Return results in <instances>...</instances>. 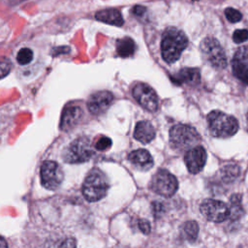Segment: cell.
<instances>
[{"label":"cell","instance_id":"obj_1","mask_svg":"<svg viewBox=\"0 0 248 248\" xmlns=\"http://www.w3.org/2000/svg\"><path fill=\"white\" fill-rule=\"evenodd\" d=\"M188 46L187 36L175 27H168L162 36L161 53L163 59L169 63H174Z\"/></svg>","mask_w":248,"mask_h":248},{"label":"cell","instance_id":"obj_2","mask_svg":"<svg viewBox=\"0 0 248 248\" xmlns=\"http://www.w3.org/2000/svg\"><path fill=\"white\" fill-rule=\"evenodd\" d=\"M207 125L210 134L219 139L231 138L238 131L235 117L220 110H212L207 115Z\"/></svg>","mask_w":248,"mask_h":248},{"label":"cell","instance_id":"obj_3","mask_svg":"<svg viewBox=\"0 0 248 248\" xmlns=\"http://www.w3.org/2000/svg\"><path fill=\"white\" fill-rule=\"evenodd\" d=\"M108 182L99 170H92L82 184V194L86 201L94 202L102 200L108 193Z\"/></svg>","mask_w":248,"mask_h":248},{"label":"cell","instance_id":"obj_4","mask_svg":"<svg viewBox=\"0 0 248 248\" xmlns=\"http://www.w3.org/2000/svg\"><path fill=\"white\" fill-rule=\"evenodd\" d=\"M201 138L197 130L185 124H177L170 130V145L177 150H189L200 141Z\"/></svg>","mask_w":248,"mask_h":248},{"label":"cell","instance_id":"obj_5","mask_svg":"<svg viewBox=\"0 0 248 248\" xmlns=\"http://www.w3.org/2000/svg\"><path fill=\"white\" fill-rule=\"evenodd\" d=\"M94 153L90 140L87 137H79L65 148L63 160L69 164L84 163L89 161Z\"/></svg>","mask_w":248,"mask_h":248},{"label":"cell","instance_id":"obj_6","mask_svg":"<svg viewBox=\"0 0 248 248\" xmlns=\"http://www.w3.org/2000/svg\"><path fill=\"white\" fill-rule=\"evenodd\" d=\"M203 59L216 69H223L227 66L225 51L220 43L213 37H206L200 45Z\"/></svg>","mask_w":248,"mask_h":248},{"label":"cell","instance_id":"obj_7","mask_svg":"<svg viewBox=\"0 0 248 248\" xmlns=\"http://www.w3.org/2000/svg\"><path fill=\"white\" fill-rule=\"evenodd\" d=\"M150 188L160 196L170 198L178 189V181L169 170L162 169L153 175L150 181Z\"/></svg>","mask_w":248,"mask_h":248},{"label":"cell","instance_id":"obj_8","mask_svg":"<svg viewBox=\"0 0 248 248\" xmlns=\"http://www.w3.org/2000/svg\"><path fill=\"white\" fill-rule=\"evenodd\" d=\"M42 185L47 190H56L62 183L64 173L61 167L54 161H45L40 170Z\"/></svg>","mask_w":248,"mask_h":248},{"label":"cell","instance_id":"obj_9","mask_svg":"<svg viewBox=\"0 0 248 248\" xmlns=\"http://www.w3.org/2000/svg\"><path fill=\"white\" fill-rule=\"evenodd\" d=\"M200 211L208 221L215 223H221L230 216L229 205L213 199L204 200L200 205Z\"/></svg>","mask_w":248,"mask_h":248},{"label":"cell","instance_id":"obj_10","mask_svg":"<svg viewBox=\"0 0 248 248\" xmlns=\"http://www.w3.org/2000/svg\"><path fill=\"white\" fill-rule=\"evenodd\" d=\"M133 97L146 110L154 112L158 108V96L148 84L138 82L133 87Z\"/></svg>","mask_w":248,"mask_h":248},{"label":"cell","instance_id":"obj_11","mask_svg":"<svg viewBox=\"0 0 248 248\" xmlns=\"http://www.w3.org/2000/svg\"><path fill=\"white\" fill-rule=\"evenodd\" d=\"M206 151L201 145H197L187 150L184 156V161L189 172L193 174L199 173L203 169L206 163Z\"/></svg>","mask_w":248,"mask_h":248},{"label":"cell","instance_id":"obj_12","mask_svg":"<svg viewBox=\"0 0 248 248\" xmlns=\"http://www.w3.org/2000/svg\"><path fill=\"white\" fill-rule=\"evenodd\" d=\"M113 95L109 91L102 90L93 93L87 102L88 110L94 114L99 115L104 113L112 104Z\"/></svg>","mask_w":248,"mask_h":248},{"label":"cell","instance_id":"obj_13","mask_svg":"<svg viewBox=\"0 0 248 248\" xmlns=\"http://www.w3.org/2000/svg\"><path fill=\"white\" fill-rule=\"evenodd\" d=\"M232 65L234 76L248 84V47H240L236 50Z\"/></svg>","mask_w":248,"mask_h":248},{"label":"cell","instance_id":"obj_14","mask_svg":"<svg viewBox=\"0 0 248 248\" xmlns=\"http://www.w3.org/2000/svg\"><path fill=\"white\" fill-rule=\"evenodd\" d=\"M82 117V109L76 105L65 107L61 115L60 129L62 131H69L76 127Z\"/></svg>","mask_w":248,"mask_h":248},{"label":"cell","instance_id":"obj_15","mask_svg":"<svg viewBox=\"0 0 248 248\" xmlns=\"http://www.w3.org/2000/svg\"><path fill=\"white\" fill-rule=\"evenodd\" d=\"M129 162L140 170H148L153 167L154 161L151 154L145 149H137L128 155Z\"/></svg>","mask_w":248,"mask_h":248},{"label":"cell","instance_id":"obj_16","mask_svg":"<svg viewBox=\"0 0 248 248\" xmlns=\"http://www.w3.org/2000/svg\"><path fill=\"white\" fill-rule=\"evenodd\" d=\"M172 82L181 85L183 83L196 85L200 82V72L196 68H183L178 73L170 77Z\"/></svg>","mask_w":248,"mask_h":248},{"label":"cell","instance_id":"obj_17","mask_svg":"<svg viewBox=\"0 0 248 248\" xmlns=\"http://www.w3.org/2000/svg\"><path fill=\"white\" fill-rule=\"evenodd\" d=\"M155 135L156 131L150 122L143 120L137 123L134 131V138L137 140L146 144L154 140Z\"/></svg>","mask_w":248,"mask_h":248},{"label":"cell","instance_id":"obj_18","mask_svg":"<svg viewBox=\"0 0 248 248\" xmlns=\"http://www.w3.org/2000/svg\"><path fill=\"white\" fill-rule=\"evenodd\" d=\"M95 17L99 21L114 26H121L124 23V19L122 17L121 13L117 9L113 8H108L97 12Z\"/></svg>","mask_w":248,"mask_h":248},{"label":"cell","instance_id":"obj_19","mask_svg":"<svg viewBox=\"0 0 248 248\" xmlns=\"http://www.w3.org/2000/svg\"><path fill=\"white\" fill-rule=\"evenodd\" d=\"M135 50H136V44L129 37L119 39L116 43V51L120 57L125 58V57L132 56Z\"/></svg>","mask_w":248,"mask_h":248},{"label":"cell","instance_id":"obj_20","mask_svg":"<svg viewBox=\"0 0 248 248\" xmlns=\"http://www.w3.org/2000/svg\"><path fill=\"white\" fill-rule=\"evenodd\" d=\"M241 201H242V196L240 194H233L230 198V205H229L230 216H229V218L232 221L239 219L242 216V214L244 213V210H243L242 204H241Z\"/></svg>","mask_w":248,"mask_h":248},{"label":"cell","instance_id":"obj_21","mask_svg":"<svg viewBox=\"0 0 248 248\" xmlns=\"http://www.w3.org/2000/svg\"><path fill=\"white\" fill-rule=\"evenodd\" d=\"M181 234L184 238H186L188 241L193 242L197 239V236L199 234V225L196 221L190 220L185 222L181 226Z\"/></svg>","mask_w":248,"mask_h":248},{"label":"cell","instance_id":"obj_22","mask_svg":"<svg viewBox=\"0 0 248 248\" xmlns=\"http://www.w3.org/2000/svg\"><path fill=\"white\" fill-rule=\"evenodd\" d=\"M222 178L226 182L234 181L240 174V169L236 165H226L221 170Z\"/></svg>","mask_w":248,"mask_h":248},{"label":"cell","instance_id":"obj_23","mask_svg":"<svg viewBox=\"0 0 248 248\" xmlns=\"http://www.w3.org/2000/svg\"><path fill=\"white\" fill-rule=\"evenodd\" d=\"M33 59V51L28 47H23L18 50L16 54V61L20 65H26Z\"/></svg>","mask_w":248,"mask_h":248},{"label":"cell","instance_id":"obj_24","mask_svg":"<svg viewBox=\"0 0 248 248\" xmlns=\"http://www.w3.org/2000/svg\"><path fill=\"white\" fill-rule=\"evenodd\" d=\"M225 16L227 17V19L230 21V22H237L239 21L241 18H242V15L239 11H237L236 9L234 8H227L225 10Z\"/></svg>","mask_w":248,"mask_h":248},{"label":"cell","instance_id":"obj_25","mask_svg":"<svg viewBox=\"0 0 248 248\" xmlns=\"http://www.w3.org/2000/svg\"><path fill=\"white\" fill-rule=\"evenodd\" d=\"M12 70V63L7 58L0 59V79L9 75Z\"/></svg>","mask_w":248,"mask_h":248},{"label":"cell","instance_id":"obj_26","mask_svg":"<svg viewBox=\"0 0 248 248\" xmlns=\"http://www.w3.org/2000/svg\"><path fill=\"white\" fill-rule=\"evenodd\" d=\"M232 40L235 44H240L248 40V30L247 29H237L233 32Z\"/></svg>","mask_w":248,"mask_h":248},{"label":"cell","instance_id":"obj_27","mask_svg":"<svg viewBox=\"0 0 248 248\" xmlns=\"http://www.w3.org/2000/svg\"><path fill=\"white\" fill-rule=\"evenodd\" d=\"M77 242L76 239L73 237H65L61 240H59L53 248H76Z\"/></svg>","mask_w":248,"mask_h":248},{"label":"cell","instance_id":"obj_28","mask_svg":"<svg viewBox=\"0 0 248 248\" xmlns=\"http://www.w3.org/2000/svg\"><path fill=\"white\" fill-rule=\"evenodd\" d=\"M111 140L108 137H101L95 143V148L100 151H105L111 146Z\"/></svg>","mask_w":248,"mask_h":248},{"label":"cell","instance_id":"obj_29","mask_svg":"<svg viewBox=\"0 0 248 248\" xmlns=\"http://www.w3.org/2000/svg\"><path fill=\"white\" fill-rule=\"evenodd\" d=\"M139 229L140 230L141 232H143L144 234H148L151 231V227H150V224L147 220L145 219H140L139 221Z\"/></svg>","mask_w":248,"mask_h":248},{"label":"cell","instance_id":"obj_30","mask_svg":"<svg viewBox=\"0 0 248 248\" xmlns=\"http://www.w3.org/2000/svg\"><path fill=\"white\" fill-rule=\"evenodd\" d=\"M152 208H153L154 216H156V217H158V215L162 214L163 211H164V206L160 202H153L152 203Z\"/></svg>","mask_w":248,"mask_h":248},{"label":"cell","instance_id":"obj_31","mask_svg":"<svg viewBox=\"0 0 248 248\" xmlns=\"http://www.w3.org/2000/svg\"><path fill=\"white\" fill-rule=\"evenodd\" d=\"M145 8L142 6H135L133 8V13L138 16H141L145 13Z\"/></svg>","mask_w":248,"mask_h":248},{"label":"cell","instance_id":"obj_32","mask_svg":"<svg viewBox=\"0 0 248 248\" xmlns=\"http://www.w3.org/2000/svg\"><path fill=\"white\" fill-rule=\"evenodd\" d=\"M0 248H8V244L6 240L0 236Z\"/></svg>","mask_w":248,"mask_h":248},{"label":"cell","instance_id":"obj_33","mask_svg":"<svg viewBox=\"0 0 248 248\" xmlns=\"http://www.w3.org/2000/svg\"><path fill=\"white\" fill-rule=\"evenodd\" d=\"M12 1H16V2L17 3V2H21V1H24V0H12Z\"/></svg>","mask_w":248,"mask_h":248}]
</instances>
